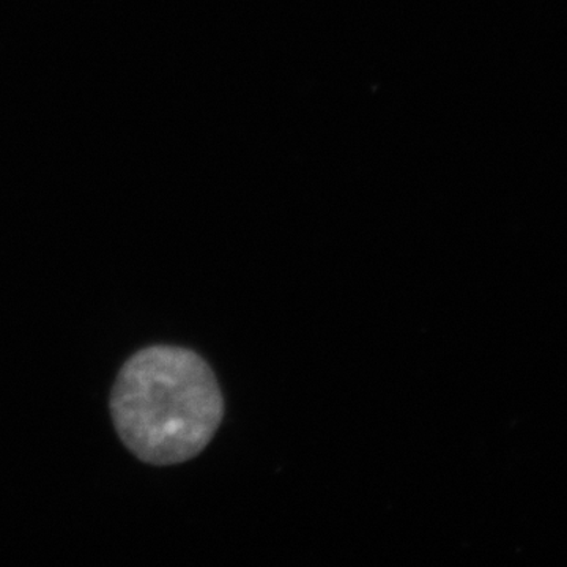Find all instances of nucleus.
Masks as SVG:
<instances>
[{
  "mask_svg": "<svg viewBox=\"0 0 567 567\" xmlns=\"http://www.w3.org/2000/svg\"><path fill=\"white\" fill-rule=\"evenodd\" d=\"M111 415L123 445L151 465L203 453L223 423L224 399L210 365L193 350L153 346L118 372Z\"/></svg>",
  "mask_w": 567,
  "mask_h": 567,
  "instance_id": "nucleus-1",
  "label": "nucleus"
}]
</instances>
